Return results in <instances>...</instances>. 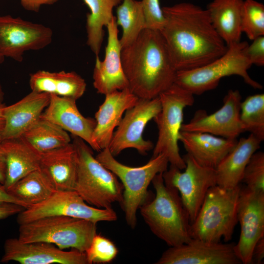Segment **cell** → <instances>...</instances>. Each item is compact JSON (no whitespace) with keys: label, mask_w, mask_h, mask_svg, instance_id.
Masks as SVG:
<instances>
[{"label":"cell","mask_w":264,"mask_h":264,"mask_svg":"<svg viewBox=\"0 0 264 264\" xmlns=\"http://www.w3.org/2000/svg\"><path fill=\"white\" fill-rule=\"evenodd\" d=\"M6 176V163L2 141L0 139V184H4Z\"/></svg>","instance_id":"42"},{"label":"cell","mask_w":264,"mask_h":264,"mask_svg":"<svg viewBox=\"0 0 264 264\" xmlns=\"http://www.w3.org/2000/svg\"><path fill=\"white\" fill-rule=\"evenodd\" d=\"M146 28L160 30L165 23V18L159 0H142Z\"/></svg>","instance_id":"36"},{"label":"cell","mask_w":264,"mask_h":264,"mask_svg":"<svg viewBox=\"0 0 264 264\" xmlns=\"http://www.w3.org/2000/svg\"><path fill=\"white\" fill-rule=\"evenodd\" d=\"M262 141L253 134L241 138L234 148L216 167L217 185L233 188L242 181L244 169L251 156L260 148Z\"/></svg>","instance_id":"24"},{"label":"cell","mask_w":264,"mask_h":264,"mask_svg":"<svg viewBox=\"0 0 264 264\" xmlns=\"http://www.w3.org/2000/svg\"><path fill=\"white\" fill-rule=\"evenodd\" d=\"M29 83L31 91L76 100L83 95L87 86L85 80L77 73L65 71L39 70L30 75Z\"/></svg>","instance_id":"26"},{"label":"cell","mask_w":264,"mask_h":264,"mask_svg":"<svg viewBox=\"0 0 264 264\" xmlns=\"http://www.w3.org/2000/svg\"><path fill=\"white\" fill-rule=\"evenodd\" d=\"M77 156L73 143L41 154L39 169L56 190H73Z\"/></svg>","instance_id":"23"},{"label":"cell","mask_w":264,"mask_h":264,"mask_svg":"<svg viewBox=\"0 0 264 264\" xmlns=\"http://www.w3.org/2000/svg\"><path fill=\"white\" fill-rule=\"evenodd\" d=\"M85 253L88 264H105L116 257L118 249L110 239L96 234Z\"/></svg>","instance_id":"34"},{"label":"cell","mask_w":264,"mask_h":264,"mask_svg":"<svg viewBox=\"0 0 264 264\" xmlns=\"http://www.w3.org/2000/svg\"><path fill=\"white\" fill-rule=\"evenodd\" d=\"M96 224L65 216H48L20 224L18 239L23 243L45 242L85 252L96 234Z\"/></svg>","instance_id":"7"},{"label":"cell","mask_w":264,"mask_h":264,"mask_svg":"<svg viewBox=\"0 0 264 264\" xmlns=\"http://www.w3.org/2000/svg\"><path fill=\"white\" fill-rule=\"evenodd\" d=\"M7 190L24 202L27 208L45 200L56 191L49 179L39 169L19 179Z\"/></svg>","instance_id":"29"},{"label":"cell","mask_w":264,"mask_h":264,"mask_svg":"<svg viewBox=\"0 0 264 264\" xmlns=\"http://www.w3.org/2000/svg\"><path fill=\"white\" fill-rule=\"evenodd\" d=\"M194 95L187 89L174 84L159 95L161 110L153 119L157 125L158 132L152 157L164 154L171 165L180 170L185 169L186 164L179 153L178 137L184 110L193 105Z\"/></svg>","instance_id":"9"},{"label":"cell","mask_w":264,"mask_h":264,"mask_svg":"<svg viewBox=\"0 0 264 264\" xmlns=\"http://www.w3.org/2000/svg\"><path fill=\"white\" fill-rule=\"evenodd\" d=\"M104 167L121 180L123 186L121 204L128 225L134 228L137 223L136 213L139 207L147 201L148 188L156 175L168 169L169 161L164 154L152 157L140 167H133L118 161L108 148L102 150L95 156Z\"/></svg>","instance_id":"6"},{"label":"cell","mask_w":264,"mask_h":264,"mask_svg":"<svg viewBox=\"0 0 264 264\" xmlns=\"http://www.w3.org/2000/svg\"><path fill=\"white\" fill-rule=\"evenodd\" d=\"M244 0H213L207 6L211 22L226 45L240 41Z\"/></svg>","instance_id":"27"},{"label":"cell","mask_w":264,"mask_h":264,"mask_svg":"<svg viewBox=\"0 0 264 264\" xmlns=\"http://www.w3.org/2000/svg\"><path fill=\"white\" fill-rule=\"evenodd\" d=\"M139 98L129 88L105 95L103 103L95 114L96 126L92 134L95 151L109 148L114 129L126 110L133 106Z\"/></svg>","instance_id":"19"},{"label":"cell","mask_w":264,"mask_h":264,"mask_svg":"<svg viewBox=\"0 0 264 264\" xmlns=\"http://www.w3.org/2000/svg\"><path fill=\"white\" fill-rule=\"evenodd\" d=\"M53 31L42 24L10 15L0 16V54L19 62L25 52L39 50L49 45Z\"/></svg>","instance_id":"13"},{"label":"cell","mask_w":264,"mask_h":264,"mask_svg":"<svg viewBox=\"0 0 264 264\" xmlns=\"http://www.w3.org/2000/svg\"><path fill=\"white\" fill-rule=\"evenodd\" d=\"M241 184L231 189L217 185L208 190L194 221L191 223L192 239L217 243L232 238L238 222V205Z\"/></svg>","instance_id":"4"},{"label":"cell","mask_w":264,"mask_h":264,"mask_svg":"<svg viewBox=\"0 0 264 264\" xmlns=\"http://www.w3.org/2000/svg\"><path fill=\"white\" fill-rule=\"evenodd\" d=\"M56 215L85 219L96 223L103 221H113L117 219L116 212L111 207L90 206L74 190H56L45 200L20 212L17 220L20 225Z\"/></svg>","instance_id":"11"},{"label":"cell","mask_w":264,"mask_h":264,"mask_svg":"<svg viewBox=\"0 0 264 264\" xmlns=\"http://www.w3.org/2000/svg\"><path fill=\"white\" fill-rule=\"evenodd\" d=\"M162 10L165 23L159 31L177 71L206 65L227 50L206 9L181 2Z\"/></svg>","instance_id":"1"},{"label":"cell","mask_w":264,"mask_h":264,"mask_svg":"<svg viewBox=\"0 0 264 264\" xmlns=\"http://www.w3.org/2000/svg\"><path fill=\"white\" fill-rule=\"evenodd\" d=\"M50 101L41 118L57 125L72 135L85 141L95 150L92 134L96 126L95 119L86 117L79 111L76 100L66 97L50 94Z\"/></svg>","instance_id":"20"},{"label":"cell","mask_w":264,"mask_h":264,"mask_svg":"<svg viewBox=\"0 0 264 264\" xmlns=\"http://www.w3.org/2000/svg\"><path fill=\"white\" fill-rule=\"evenodd\" d=\"M5 106V105L3 103H0V140H1V134L4 129V124H5L4 118L3 116V109Z\"/></svg>","instance_id":"43"},{"label":"cell","mask_w":264,"mask_h":264,"mask_svg":"<svg viewBox=\"0 0 264 264\" xmlns=\"http://www.w3.org/2000/svg\"><path fill=\"white\" fill-rule=\"evenodd\" d=\"M242 97L237 90H229L223 105L210 114L204 110L197 111L192 119L182 124L180 131L205 132L221 137L235 139L245 132L240 120Z\"/></svg>","instance_id":"15"},{"label":"cell","mask_w":264,"mask_h":264,"mask_svg":"<svg viewBox=\"0 0 264 264\" xmlns=\"http://www.w3.org/2000/svg\"><path fill=\"white\" fill-rule=\"evenodd\" d=\"M244 48V53L252 65L263 66L264 65V36L257 37L252 40Z\"/></svg>","instance_id":"37"},{"label":"cell","mask_w":264,"mask_h":264,"mask_svg":"<svg viewBox=\"0 0 264 264\" xmlns=\"http://www.w3.org/2000/svg\"><path fill=\"white\" fill-rule=\"evenodd\" d=\"M234 243L206 242L191 239L188 242L170 247L156 264H241Z\"/></svg>","instance_id":"17"},{"label":"cell","mask_w":264,"mask_h":264,"mask_svg":"<svg viewBox=\"0 0 264 264\" xmlns=\"http://www.w3.org/2000/svg\"><path fill=\"white\" fill-rule=\"evenodd\" d=\"M161 108L158 96L152 99L139 98L133 106L126 110L108 148L111 154L115 157L129 148L145 154L153 149V143L145 140L143 133L148 123L158 114Z\"/></svg>","instance_id":"12"},{"label":"cell","mask_w":264,"mask_h":264,"mask_svg":"<svg viewBox=\"0 0 264 264\" xmlns=\"http://www.w3.org/2000/svg\"><path fill=\"white\" fill-rule=\"evenodd\" d=\"M1 141L6 163L3 185L8 189L19 179L39 169L41 154L22 136Z\"/></svg>","instance_id":"25"},{"label":"cell","mask_w":264,"mask_h":264,"mask_svg":"<svg viewBox=\"0 0 264 264\" xmlns=\"http://www.w3.org/2000/svg\"><path fill=\"white\" fill-rule=\"evenodd\" d=\"M116 21L122 28L120 40L122 48L130 45L146 28L145 16L141 1L123 0L117 6Z\"/></svg>","instance_id":"31"},{"label":"cell","mask_w":264,"mask_h":264,"mask_svg":"<svg viewBox=\"0 0 264 264\" xmlns=\"http://www.w3.org/2000/svg\"><path fill=\"white\" fill-rule=\"evenodd\" d=\"M4 99V92L1 87V84H0V103H2Z\"/></svg>","instance_id":"44"},{"label":"cell","mask_w":264,"mask_h":264,"mask_svg":"<svg viewBox=\"0 0 264 264\" xmlns=\"http://www.w3.org/2000/svg\"><path fill=\"white\" fill-rule=\"evenodd\" d=\"M121 59L129 88L139 98L157 97L175 84L177 71L159 30L144 29L122 48Z\"/></svg>","instance_id":"2"},{"label":"cell","mask_w":264,"mask_h":264,"mask_svg":"<svg viewBox=\"0 0 264 264\" xmlns=\"http://www.w3.org/2000/svg\"><path fill=\"white\" fill-rule=\"evenodd\" d=\"M41 154L71 142L67 132L44 119L40 118L22 135Z\"/></svg>","instance_id":"30"},{"label":"cell","mask_w":264,"mask_h":264,"mask_svg":"<svg viewBox=\"0 0 264 264\" xmlns=\"http://www.w3.org/2000/svg\"><path fill=\"white\" fill-rule=\"evenodd\" d=\"M240 237L234 248L243 264H252V254L257 241L264 236V192L241 185L238 205Z\"/></svg>","instance_id":"14"},{"label":"cell","mask_w":264,"mask_h":264,"mask_svg":"<svg viewBox=\"0 0 264 264\" xmlns=\"http://www.w3.org/2000/svg\"><path fill=\"white\" fill-rule=\"evenodd\" d=\"M240 120L244 131L264 139V94L248 96L241 102Z\"/></svg>","instance_id":"32"},{"label":"cell","mask_w":264,"mask_h":264,"mask_svg":"<svg viewBox=\"0 0 264 264\" xmlns=\"http://www.w3.org/2000/svg\"><path fill=\"white\" fill-rule=\"evenodd\" d=\"M182 157L186 164L183 172L170 165L169 169L162 173V177L166 185L176 188L180 193L192 223L208 190L217 185L216 173L215 168L200 165L188 153Z\"/></svg>","instance_id":"10"},{"label":"cell","mask_w":264,"mask_h":264,"mask_svg":"<svg viewBox=\"0 0 264 264\" xmlns=\"http://www.w3.org/2000/svg\"><path fill=\"white\" fill-rule=\"evenodd\" d=\"M6 203H14L20 205L24 209L27 208L24 202L10 194L4 185L0 184V205Z\"/></svg>","instance_id":"39"},{"label":"cell","mask_w":264,"mask_h":264,"mask_svg":"<svg viewBox=\"0 0 264 264\" xmlns=\"http://www.w3.org/2000/svg\"><path fill=\"white\" fill-rule=\"evenodd\" d=\"M4 60V57L0 54V64L2 63Z\"/></svg>","instance_id":"45"},{"label":"cell","mask_w":264,"mask_h":264,"mask_svg":"<svg viewBox=\"0 0 264 264\" xmlns=\"http://www.w3.org/2000/svg\"><path fill=\"white\" fill-rule=\"evenodd\" d=\"M90 13L87 15L88 45L98 56L103 39L104 26H107L113 15L112 10L123 0H83Z\"/></svg>","instance_id":"28"},{"label":"cell","mask_w":264,"mask_h":264,"mask_svg":"<svg viewBox=\"0 0 264 264\" xmlns=\"http://www.w3.org/2000/svg\"><path fill=\"white\" fill-rule=\"evenodd\" d=\"M21 264H88L85 252L72 249L66 251L45 242L23 243L18 238L7 239L0 262Z\"/></svg>","instance_id":"16"},{"label":"cell","mask_w":264,"mask_h":264,"mask_svg":"<svg viewBox=\"0 0 264 264\" xmlns=\"http://www.w3.org/2000/svg\"><path fill=\"white\" fill-rule=\"evenodd\" d=\"M106 27L108 36L105 57L101 61L96 56L92 76L94 88L97 93L104 95L129 88L122 66L118 25L114 16Z\"/></svg>","instance_id":"18"},{"label":"cell","mask_w":264,"mask_h":264,"mask_svg":"<svg viewBox=\"0 0 264 264\" xmlns=\"http://www.w3.org/2000/svg\"><path fill=\"white\" fill-rule=\"evenodd\" d=\"M264 258V236L256 243L252 254V264H261Z\"/></svg>","instance_id":"40"},{"label":"cell","mask_w":264,"mask_h":264,"mask_svg":"<svg viewBox=\"0 0 264 264\" xmlns=\"http://www.w3.org/2000/svg\"><path fill=\"white\" fill-rule=\"evenodd\" d=\"M242 31L251 40L264 35V5L255 0H244Z\"/></svg>","instance_id":"33"},{"label":"cell","mask_w":264,"mask_h":264,"mask_svg":"<svg viewBox=\"0 0 264 264\" xmlns=\"http://www.w3.org/2000/svg\"><path fill=\"white\" fill-rule=\"evenodd\" d=\"M248 44L244 41L231 44L222 55L206 65L193 69L177 71L175 83L194 95H200L216 88L222 78L238 75L252 88L262 89V85L251 78L248 73L252 66L244 53Z\"/></svg>","instance_id":"8"},{"label":"cell","mask_w":264,"mask_h":264,"mask_svg":"<svg viewBox=\"0 0 264 264\" xmlns=\"http://www.w3.org/2000/svg\"><path fill=\"white\" fill-rule=\"evenodd\" d=\"M58 0H20L22 6L26 10L37 12L44 5H52Z\"/></svg>","instance_id":"38"},{"label":"cell","mask_w":264,"mask_h":264,"mask_svg":"<svg viewBox=\"0 0 264 264\" xmlns=\"http://www.w3.org/2000/svg\"><path fill=\"white\" fill-rule=\"evenodd\" d=\"M241 182L250 189L264 192V153L256 152L251 156L242 176Z\"/></svg>","instance_id":"35"},{"label":"cell","mask_w":264,"mask_h":264,"mask_svg":"<svg viewBox=\"0 0 264 264\" xmlns=\"http://www.w3.org/2000/svg\"><path fill=\"white\" fill-rule=\"evenodd\" d=\"M50 95L31 91L22 99L5 106V124L1 141L20 137L40 118L49 104Z\"/></svg>","instance_id":"21"},{"label":"cell","mask_w":264,"mask_h":264,"mask_svg":"<svg viewBox=\"0 0 264 264\" xmlns=\"http://www.w3.org/2000/svg\"><path fill=\"white\" fill-rule=\"evenodd\" d=\"M162 173L155 175L152 182L154 198L139 208L152 233L170 247L188 242L192 239L190 221L178 190L165 184Z\"/></svg>","instance_id":"3"},{"label":"cell","mask_w":264,"mask_h":264,"mask_svg":"<svg viewBox=\"0 0 264 264\" xmlns=\"http://www.w3.org/2000/svg\"><path fill=\"white\" fill-rule=\"evenodd\" d=\"M178 140L199 164L215 169L238 141L237 139H227L205 132L182 131Z\"/></svg>","instance_id":"22"},{"label":"cell","mask_w":264,"mask_h":264,"mask_svg":"<svg viewBox=\"0 0 264 264\" xmlns=\"http://www.w3.org/2000/svg\"><path fill=\"white\" fill-rule=\"evenodd\" d=\"M24 209L22 206L14 204L6 203L0 205V220L6 219L11 216L19 214Z\"/></svg>","instance_id":"41"},{"label":"cell","mask_w":264,"mask_h":264,"mask_svg":"<svg viewBox=\"0 0 264 264\" xmlns=\"http://www.w3.org/2000/svg\"><path fill=\"white\" fill-rule=\"evenodd\" d=\"M72 136L77 156L73 190L86 203L97 208H111L112 203H121L123 186L118 178L96 159L85 141Z\"/></svg>","instance_id":"5"}]
</instances>
